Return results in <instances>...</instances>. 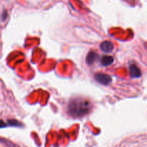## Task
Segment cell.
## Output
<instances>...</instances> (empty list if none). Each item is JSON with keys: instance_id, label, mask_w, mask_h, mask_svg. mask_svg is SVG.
<instances>
[{"instance_id": "obj_1", "label": "cell", "mask_w": 147, "mask_h": 147, "mask_svg": "<svg viewBox=\"0 0 147 147\" xmlns=\"http://www.w3.org/2000/svg\"><path fill=\"white\" fill-rule=\"evenodd\" d=\"M91 103L86 99L73 98L68 103L67 112L74 118H81L90 113Z\"/></svg>"}, {"instance_id": "obj_2", "label": "cell", "mask_w": 147, "mask_h": 147, "mask_svg": "<svg viewBox=\"0 0 147 147\" xmlns=\"http://www.w3.org/2000/svg\"><path fill=\"white\" fill-rule=\"evenodd\" d=\"M95 79L100 84L103 85V86H108L111 84L112 82V78L109 75L105 74V73H96L95 75Z\"/></svg>"}, {"instance_id": "obj_3", "label": "cell", "mask_w": 147, "mask_h": 147, "mask_svg": "<svg viewBox=\"0 0 147 147\" xmlns=\"http://www.w3.org/2000/svg\"><path fill=\"white\" fill-rule=\"evenodd\" d=\"M129 73L131 78H138L142 76V72L140 69L136 65H131L129 66Z\"/></svg>"}, {"instance_id": "obj_4", "label": "cell", "mask_w": 147, "mask_h": 147, "mask_svg": "<svg viewBox=\"0 0 147 147\" xmlns=\"http://www.w3.org/2000/svg\"><path fill=\"white\" fill-rule=\"evenodd\" d=\"M113 45L109 41H104L100 44V48L103 52L106 53H111L113 50Z\"/></svg>"}, {"instance_id": "obj_5", "label": "cell", "mask_w": 147, "mask_h": 147, "mask_svg": "<svg viewBox=\"0 0 147 147\" xmlns=\"http://www.w3.org/2000/svg\"><path fill=\"white\" fill-rule=\"evenodd\" d=\"M97 57H98V55L96 52H94V51L89 52L87 56H86V63H87V64H88V65L93 64V63L95 62V60H96Z\"/></svg>"}, {"instance_id": "obj_6", "label": "cell", "mask_w": 147, "mask_h": 147, "mask_svg": "<svg viewBox=\"0 0 147 147\" xmlns=\"http://www.w3.org/2000/svg\"><path fill=\"white\" fill-rule=\"evenodd\" d=\"M101 64L103 66H109L111 65L112 63H113L114 61V58H113L112 56H109V55H103V57H101Z\"/></svg>"}, {"instance_id": "obj_7", "label": "cell", "mask_w": 147, "mask_h": 147, "mask_svg": "<svg viewBox=\"0 0 147 147\" xmlns=\"http://www.w3.org/2000/svg\"><path fill=\"white\" fill-rule=\"evenodd\" d=\"M7 124L9 126H16V127H20V126H22L20 122H19L18 121L15 120V119H11V120H9L7 121Z\"/></svg>"}, {"instance_id": "obj_8", "label": "cell", "mask_w": 147, "mask_h": 147, "mask_svg": "<svg viewBox=\"0 0 147 147\" xmlns=\"http://www.w3.org/2000/svg\"><path fill=\"white\" fill-rule=\"evenodd\" d=\"M7 126H8V124H7V123H6L5 122L3 121L2 120H0V129H1V128L7 127Z\"/></svg>"}, {"instance_id": "obj_9", "label": "cell", "mask_w": 147, "mask_h": 147, "mask_svg": "<svg viewBox=\"0 0 147 147\" xmlns=\"http://www.w3.org/2000/svg\"><path fill=\"white\" fill-rule=\"evenodd\" d=\"M7 11H4V12H3L2 15H1V17H2V20H6V18H7Z\"/></svg>"}]
</instances>
